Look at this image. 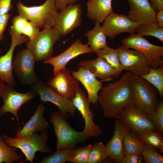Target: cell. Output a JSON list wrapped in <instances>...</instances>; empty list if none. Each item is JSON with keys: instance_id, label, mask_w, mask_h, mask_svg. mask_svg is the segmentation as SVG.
Returning <instances> with one entry per match:
<instances>
[{"instance_id": "1", "label": "cell", "mask_w": 163, "mask_h": 163, "mask_svg": "<svg viewBox=\"0 0 163 163\" xmlns=\"http://www.w3.org/2000/svg\"><path fill=\"white\" fill-rule=\"evenodd\" d=\"M132 74L127 72L118 80L103 86L98 101L104 117L116 118L124 107L134 104L131 85Z\"/></svg>"}, {"instance_id": "2", "label": "cell", "mask_w": 163, "mask_h": 163, "mask_svg": "<svg viewBox=\"0 0 163 163\" xmlns=\"http://www.w3.org/2000/svg\"><path fill=\"white\" fill-rule=\"evenodd\" d=\"M68 118L59 110L53 111L50 117L57 139V150L72 149L88 139L82 131H77L71 126Z\"/></svg>"}, {"instance_id": "3", "label": "cell", "mask_w": 163, "mask_h": 163, "mask_svg": "<svg viewBox=\"0 0 163 163\" xmlns=\"http://www.w3.org/2000/svg\"><path fill=\"white\" fill-rule=\"evenodd\" d=\"M19 14L40 28L53 27L58 14L55 0H46L39 5L27 6L21 1L17 4Z\"/></svg>"}, {"instance_id": "4", "label": "cell", "mask_w": 163, "mask_h": 163, "mask_svg": "<svg viewBox=\"0 0 163 163\" xmlns=\"http://www.w3.org/2000/svg\"><path fill=\"white\" fill-rule=\"evenodd\" d=\"M131 85L134 104L147 114L155 111L160 101L157 89L140 76L133 74Z\"/></svg>"}, {"instance_id": "5", "label": "cell", "mask_w": 163, "mask_h": 163, "mask_svg": "<svg viewBox=\"0 0 163 163\" xmlns=\"http://www.w3.org/2000/svg\"><path fill=\"white\" fill-rule=\"evenodd\" d=\"M47 130L40 134L36 133L30 136L24 138H17L4 135L3 136L5 142L9 145L19 149L26 157L25 161L33 163L36 152L51 153L52 149L47 144L49 139Z\"/></svg>"}, {"instance_id": "6", "label": "cell", "mask_w": 163, "mask_h": 163, "mask_svg": "<svg viewBox=\"0 0 163 163\" xmlns=\"http://www.w3.org/2000/svg\"><path fill=\"white\" fill-rule=\"evenodd\" d=\"M61 37L53 27L43 28L34 39L27 42V48L36 61H44L53 57L54 45Z\"/></svg>"}, {"instance_id": "7", "label": "cell", "mask_w": 163, "mask_h": 163, "mask_svg": "<svg viewBox=\"0 0 163 163\" xmlns=\"http://www.w3.org/2000/svg\"><path fill=\"white\" fill-rule=\"evenodd\" d=\"M121 41L125 47L142 54L150 67L157 68L163 65L161 59L163 56V46L151 43L143 36L135 33L123 38Z\"/></svg>"}, {"instance_id": "8", "label": "cell", "mask_w": 163, "mask_h": 163, "mask_svg": "<svg viewBox=\"0 0 163 163\" xmlns=\"http://www.w3.org/2000/svg\"><path fill=\"white\" fill-rule=\"evenodd\" d=\"M116 119L121 121L137 136L146 131L156 130L146 113L135 104L124 107Z\"/></svg>"}, {"instance_id": "9", "label": "cell", "mask_w": 163, "mask_h": 163, "mask_svg": "<svg viewBox=\"0 0 163 163\" xmlns=\"http://www.w3.org/2000/svg\"><path fill=\"white\" fill-rule=\"evenodd\" d=\"M72 102L84 120L85 126L82 132L87 138H97L101 136L103 133L102 130L94 121V115L90 109V103L88 96L85 92L79 87L76 90Z\"/></svg>"}, {"instance_id": "10", "label": "cell", "mask_w": 163, "mask_h": 163, "mask_svg": "<svg viewBox=\"0 0 163 163\" xmlns=\"http://www.w3.org/2000/svg\"><path fill=\"white\" fill-rule=\"evenodd\" d=\"M82 8L80 4H69L60 10L53 27L61 36H65L79 27L82 22Z\"/></svg>"}, {"instance_id": "11", "label": "cell", "mask_w": 163, "mask_h": 163, "mask_svg": "<svg viewBox=\"0 0 163 163\" xmlns=\"http://www.w3.org/2000/svg\"><path fill=\"white\" fill-rule=\"evenodd\" d=\"M32 85L33 90L39 95L41 102H50L58 107L59 110L67 117L69 114L75 118L76 109L72 101L60 95L41 80L38 79Z\"/></svg>"}, {"instance_id": "12", "label": "cell", "mask_w": 163, "mask_h": 163, "mask_svg": "<svg viewBox=\"0 0 163 163\" xmlns=\"http://www.w3.org/2000/svg\"><path fill=\"white\" fill-rule=\"evenodd\" d=\"M36 60L30 51L27 49L18 52L13 62V69L21 82L33 85L39 79L34 69Z\"/></svg>"}, {"instance_id": "13", "label": "cell", "mask_w": 163, "mask_h": 163, "mask_svg": "<svg viewBox=\"0 0 163 163\" xmlns=\"http://www.w3.org/2000/svg\"><path fill=\"white\" fill-rule=\"evenodd\" d=\"M37 94L33 91L20 93L15 91L13 87L7 85L1 97L3 103L0 108V116L8 113H10L15 117L19 126V110L23 105L34 98Z\"/></svg>"}, {"instance_id": "14", "label": "cell", "mask_w": 163, "mask_h": 163, "mask_svg": "<svg viewBox=\"0 0 163 163\" xmlns=\"http://www.w3.org/2000/svg\"><path fill=\"white\" fill-rule=\"evenodd\" d=\"M117 49L123 70L139 76L149 72L150 67L146 58L141 53L128 48L123 45Z\"/></svg>"}, {"instance_id": "15", "label": "cell", "mask_w": 163, "mask_h": 163, "mask_svg": "<svg viewBox=\"0 0 163 163\" xmlns=\"http://www.w3.org/2000/svg\"><path fill=\"white\" fill-rule=\"evenodd\" d=\"M46 84L66 99L72 101L79 87L78 81L66 67L59 71Z\"/></svg>"}, {"instance_id": "16", "label": "cell", "mask_w": 163, "mask_h": 163, "mask_svg": "<svg viewBox=\"0 0 163 163\" xmlns=\"http://www.w3.org/2000/svg\"><path fill=\"white\" fill-rule=\"evenodd\" d=\"M140 25L131 21L127 16L113 12L108 16L101 26L107 36L113 39L121 33H135Z\"/></svg>"}, {"instance_id": "17", "label": "cell", "mask_w": 163, "mask_h": 163, "mask_svg": "<svg viewBox=\"0 0 163 163\" xmlns=\"http://www.w3.org/2000/svg\"><path fill=\"white\" fill-rule=\"evenodd\" d=\"M92 53V49L88 44H84L80 40L77 39L64 52L43 62L53 67V72L55 75L66 67L67 64L74 58L82 54Z\"/></svg>"}, {"instance_id": "18", "label": "cell", "mask_w": 163, "mask_h": 163, "mask_svg": "<svg viewBox=\"0 0 163 163\" xmlns=\"http://www.w3.org/2000/svg\"><path fill=\"white\" fill-rule=\"evenodd\" d=\"M11 42L10 47L4 55L0 56V78L8 85L13 87L15 82L13 73V57L16 47L29 40L24 35L19 36H11Z\"/></svg>"}, {"instance_id": "19", "label": "cell", "mask_w": 163, "mask_h": 163, "mask_svg": "<svg viewBox=\"0 0 163 163\" xmlns=\"http://www.w3.org/2000/svg\"><path fill=\"white\" fill-rule=\"evenodd\" d=\"M78 65L103 81H111L120 75L116 69L101 57L81 61Z\"/></svg>"}, {"instance_id": "20", "label": "cell", "mask_w": 163, "mask_h": 163, "mask_svg": "<svg viewBox=\"0 0 163 163\" xmlns=\"http://www.w3.org/2000/svg\"><path fill=\"white\" fill-rule=\"evenodd\" d=\"M114 123V130L113 136L106 146L107 155L116 163H121L124 157L123 140L124 134L129 129L121 121L116 119Z\"/></svg>"}, {"instance_id": "21", "label": "cell", "mask_w": 163, "mask_h": 163, "mask_svg": "<svg viewBox=\"0 0 163 163\" xmlns=\"http://www.w3.org/2000/svg\"><path fill=\"white\" fill-rule=\"evenodd\" d=\"M130 8L128 11L129 18L140 24L155 22L156 11L149 0H127Z\"/></svg>"}, {"instance_id": "22", "label": "cell", "mask_w": 163, "mask_h": 163, "mask_svg": "<svg viewBox=\"0 0 163 163\" xmlns=\"http://www.w3.org/2000/svg\"><path fill=\"white\" fill-rule=\"evenodd\" d=\"M45 110L44 105L42 104H39L30 120L21 129H17L15 137L19 138L27 137L36 133H41L47 130L49 125L44 117Z\"/></svg>"}, {"instance_id": "23", "label": "cell", "mask_w": 163, "mask_h": 163, "mask_svg": "<svg viewBox=\"0 0 163 163\" xmlns=\"http://www.w3.org/2000/svg\"><path fill=\"white\" fill-rule=\"evenodd\" d=\"M71 73L85 88L90 103L96 104L98 101V93L103 87L102 82L90 72L81 67L76 71H73Z\"/></svg>"}, {"instance_id": "24", "label": "cell", "mask_w": 163, "mask_h": 163, "mask_svg": "<svg viewBox=\"0 0 163 163\" xmlns=\"http://www.w3.org/2000/svg\"><path fill=\"white\" fill-rule=\"evenodd\" d=\"M112 0H88L86 3L87 15L92 21L102 23L114 12Z\"/></svg>"}, {"instance_id": "25", "label": "cell", "mask_w": 163, "mask_h": 163, "mask_svg": "<svg viewBox=\"0 0 163 163\" xmlns=\"http://www.w3.org/2000/svg\"><path fill=\"white\" fill-rule=\"evenodd\" d=\"M100 23L95 22L94 28L84 34L88 39V44L95 53L108 46L107 36L101 27Z\"/></svg>"}, {"instance_id": "26", "label": "cell", "mask_w": 163, "mask_h": 163, "mask_svg": "<svg viewBox=\"0 0 163 163\" xmlns=\"http://www.w3.org/2000/svg\"><path fill=\"white\" fill-rule=\"evenodd\" d=\"M144 145L137 136L129 129L125 133L123 138L124 156L132 154H141Z\"/></svg>"}, {"instance_id": "27", "label": "cell", "mask_w": 163, "mask_h": 163, "mask_svg": "<svg viewBox=\"0 0 163 163\" xmlns=\"http://www.w3.org/2000/svg\"><path fill=\"white\" fill-rule=\"evenodd\" d=\"M158 90L161 99L163 97V65L157 68L150 67L149 72L140 76Z\"/></svg>"}, {"instance_id": "28", "label": "cell", "mask_w": 163, "mask_h": 163, "mask_svg": "<svg viewBox=\"0 0 163 163\" xmlns=\"http://www.w3.org/2000/svg\"><path fill=\"white\" fill-rule=\"evenodd\" d=\"M137 137L144 145H149L163 154V135L155 130H150L139 135Z\"/></svg>"}, {"instance_id": "29", "label": "cell", "mask_w": 163, "mask_h": 163, "mask_svg": "<svg viewBox=\"0 0 163 163\" xmlns=\"http://www.w3.org/2000/svg\"><path fill=\"white\" fill-rule=\"evenodd\" d=\"M18 148L6 143L2 136H0V163H12L21 159Z\"/></svg>"}, {"instance_id": "30", "label": "cell", "mask_w": 163, "mask_h": 163, "mask_svg": "<svg viewBox=\"0 0 163 163\" xmlns=\"http://www.w3.org/2000/svg\"><path fill=\"white\" fill-rule=\"evenodd\" d=\"M96 53L98 57L104 59L108 63L114 67L120 75L123 69L120 62L119 53L117 49L108 46L98 51Z\"/></svg>"}, {"instance_id": "31", "label": "cell", "mask_w": 163, "mask_h": 163, "mask_svg": "<svg viewBox=\"0 0 163 163\" xmlns=\"http://www.w3.org/2000/svg\"><path fill=\"white\" fill-rule=\"evenodd\" d=\"M136 32L142 36L154 37L163 42V27L158 26L155 22L140 25Z\"/></svg>"}, {"instance_id": "32", "label": "cell", "mask_w": 163, "mask_h": 163, "mask_svg": "<svg viewBox=\"0 0 163 163\" xmlns=\"http://www.w3.org/2000/svg\"><path fill=\"white\" fill-rule=\"evenodd\" d=\"M108 157L106 146L101 142H96L92 145L88 163H101Z\"/></svg>"}, {"instance_id": "33", "label": "cell", "mask_w": 163, "mask_h": 163, "mask_svg": "<svg viewBox=\"0 0 163 163\" xmlns=\"http://www.w3.org/2000/svg\"><path fill=\"white\" fill-rule=\"evenodd\" d=\"M73 150L70 149L56 150L50 155L44 157L40 163H65L68 161Z\"/></svg>"}, {"instance_id": "34", "label": "cell", "mask_w": 163, "mask_h": 163, "mask_svg": "<svg viewBox=\"0 0 163 163\" xmlns=\"http://www.w3.org/2000/svg\"><path fill=\"white\" fill-rule=\"evenodd\" d=\"M141 155L143 161L146 163H163V156L155 148L149 145H144Z\"/></svg>"}, {"instance_id": "35", "label": "cell", "mask_w": 163, "mask_h": 163, "mask_svg": "<svg viewBox=\"0 0 163 163\" xmlns=\"http://www.w3.org/2000/svg\"><path fill=\"white\" fill-rule=\"evenodd\" d=\"M92 145L73 148L68 162L73 163H88L90 151Z\"/></svg>"}, {"instance_id": "36", "label": "cell", "mask_w": 163, "mask_h": 163, "mask_svg": "<svg viewBox=\"0 0 163 163\" xmlns=\"http://www.w3.org/2000/svg\"><path fill=\"white\" fill-rule=\"evenodd\" d=\"M149 120L154 124L156 130L163 135V100L160 101L158 106L154 112L147 114Z\"/></svg>"}, {"instance_id": "37", "label": "cell", "mask_w": 163, "mask_h": 163, "mask_svg": "<svg viewBox=\"0 0 163 163\" xmlns=\"http://www.w3.org/2000/svg\"><path fill=\"white\" fill-rule=\"evenodd\" d=\"M28 21L26 18L20 14L13 18L11 20L12 25L8 30L11 36L22 35L23 29Z\"/></svg>"}, {"instance_id": "38", "label": "cell", "mask_w": 163, "mask_h": 163, "mask_svg": "<svg viewBox=\"0 0 163 163\" xmlns=\"http://www.w3.org/2000/svg\"><path fill=\"white\" fill-rule=\"evenodd\" d=\"M40 31L39 28L28 21L23 29L22 34L27 37L29 40H31L36 36Z\"/></svg>"}, {"instance_id": "39", "label": "cell", "mask_w": 163, "mask_h": 163, "mask_svg": "<svg viewBox=\"0 0 163 163\" xmlns=\"http://www.w3.org/2000/svg\"><path fill=\"white\" fill-rule=\"evenodd\" d=\"M10 17L8 13L0 15V42L4 38V33Z\"/></svg>"}, {"instance_id": "40", "label": "cell", "mask_w": 163, "mask_h": 163, "mask_svg": "<svg viewBox=\"0 0 163 163\" xmlns=\"http://www.w3.org/2000/svg\"><path fill=\"white\" fill-rule=\"evenodd\" d=\"M143 158L141 154H132L124 156L121 163H142Z\"/></svg>"}, {"instance_id": "41", "label": "cell", "mask_w": 163, "mask_h": 163, "mask_svg": "<svg viewBox=\"0 0 163 163\" xmlns=\"http://www.w3.org/2000/svg\"><path fill=\"white\" fill-rule=\"evenodd\" d=\"M12 0H0V15L8 13L13 8Z\"/></svg>"}, {"instance_id": "42", "label": "cell", "mask_w": 163, "mask_h": 163, "mask_svg": "<svg viewBox=\"0 0 163 163\" xmlns=\"http://www.w3.org/2000/svg\"><path fill=\"white\" fill-rule=\"evenodd\" d=\"M80 0H55L56 4L58 10L70 4L76 3Z\"/></svg>"}, {"instance_id": "43", "label": "cell", "mask_w": 163, "mask_h": 163, "mask_svg": "<svg viewBox=\"0 0 163 163\" xmlns=\"http://www.w3.org/2000/svg\"><path fill=\"white\" fill-rule=\"evenodd\" d=\"M155 21L158 26L163 27V9L156 11Z\"/></svg>"}, {"instance_id": "44", "label": "cell", "mask_w": 163, "mask_h": 163, "mask_svg": "<svg viewBox=\"0 0 163 163\" xmlns=\"http://www.w3.org/2000/svg\"><path fill=\"white\" fill-rule=\"evenodd\" d=\"M153 8L155 11L163 9V0H149Z\"/></svg>"}, {"instance_id": "45", "label": "cell", "mask_w": 163, "mask_h": 163, "mask_svg": "<svg viewBox=\"0 0 163 163\" xmlns=\"http://www.w3.org/2000/svg\"><path fill=\"white\" fill-rule=\"evenodd\" d=\"M7 84L0 78V98L3 91L5 88Z\"/></svg>"}, {"instance_id": "46", "label": "cell", "mask_w": 163, "mask_h": 163, "mask_svg": "<svg viewBox=\"0 0 163 163\" xmlns=\"http://www.w3.org/2000/svg\"><path fill=\"white\" fill-rule=\"evenodd\" d=\"M1 53H2V51H1V49H0V55Z\"/></svg>"}, {"instance_id": "47", "label": "cell", "mask_w": 163, "mask_h": 163, "mask_svg": "<svg viewBox=\"0 0 163 163\" xmlns=\"http://www.w3.org/2000/svg\"><path fill=\"white\" fill-rule=\"evenodd\" d=\"M115 0L116 1H120L121 0Z\"/></svg>"}]
</instances>
